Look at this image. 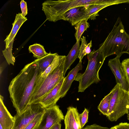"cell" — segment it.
I'll return each instance as SVG.
<instances>
[{
	"label": "cell",
	"mask_w": 129,
	"mask_h": 129,
	"mask_svg": "<svg viewBox=\"0 0 129 129\" xmlns=\"http://www.w3.org/2000/svg\"><path fill=\"white\" fill-rule=\"evenodd\" d=\"M42 74L35 60L26 65L11 81L8 90L16 114H21L30 105L37 81Z\"/></svg>",
	"instance_id": "obj_1"
},
{
	"label": "cell",
	"mask_w": 129,
	"mask_h": 129,
	"mask_svg": "<svg viewBox=\"0 0 129 129\" xmlns=\"http://www.w3.org/2000/svg\"><path fill=\"white\" fill-rule=\"evenodd\" d=\"M105 57L115 54L121 56L124 53L129 54V35L118 17L112 31L98 49Z\"/></svg>",
	"instance_id": "obj_2"
},
{
	"label": "cell",
	"mask_w": 129,
	"mask_h": 129,
	"mask_svg": "<svg viewBox=\"0 0 129 129\" xmlns=\"http://www.w3.org/2000/svg\"><path fill=\"white\" fill-rule=\"evenodd\" d=\"M102 2V0H47L42 4V10L46 16V20L55 22L61 20L63 14L72 9L101 4Z\"/></svg>",
	"instance_id": "obj_3"
},
{
	"label": "cell",
	"mask_w": 129,
	"mask_h": 129,
	"mask_svg": "<svg viewBox=\"0 0 129 129\" xmlns=\"http://www.w3.org/2000/svg\"><path fill=\"white\" fill-rule=\"evenodd\" d=\"M88 62L87 68L83 73L77 74L75 80L79 82L78 92H82L91 84L101 80L99 71L106 58L98 49H94L87 55Z\"/></svg>",
	"instance_id": "obj_4"
},
{
	"label": "cell",
	"mask_w": 129,
	"mask_h": 129,
	"mask_svg": "<svg viewBox=\"0 0 129 129\" xmlns=\"http://www.w3.org/2000/svg\"><path fill=\"white\" fill-rule=\"evenodd\" d=\"M115 86V90L111 99L107 116L111 121H116L129 112L128 92L124 90L119 84H117Z\"/></svg>",
	"instance_id": "obj_5"
},
{
	"label": "cell",
	"mask_w": 129,
	"mask_h": 129,
	"mask_svg": "<svg viewBox=\"0 0 129 129\" xmlns=\"http://www.w3.org/2000/svg\"><path fill=\"white\" fill-rule=\"evenodd\" d=\"M66 57L58 66L50 72L40 85L34 90L30 100V105L39 103L42 99L51 90L63 77Z\"/></svg>",
	"instance_id": "obj_6"
},
{
	"label": "cell",
	"mask_w": 129,
	"mask_h": 129,
	"mask_svg": "<svg viewBox=\"0 0 129 129\" xmlns=\"http://www.w3.org/2000/svg\"><path fill=\"white\" fill-rule=\"evenodd\" d=\"M44 110L40 103L30 104L22 113L15 115V122L12 129H24L37 115Z\"/></svg>",
	"instance_id": "obj_7"
},
{
	"label": "cell",
	"mask_w": 129,
	"mask_h": 129,
	"mask_svg": "<svg viewBox=\"0 0 129 129\" xmlns=\"http://www.w3.org/2000/svg\"><path fill=\"white\" fill-rule=\"evenodd\" d=\"M64 118L57 105L45 108L41 119L35 129H50L55 123L63 120Z\"/></svg>",
	"instance_id": "obj_8"
},
{
	"label": "cell",
	"mask_w": 129,
	"mask_h": 129,
	"mask_svg": "<svg viewBox=\"0 0 129 129\" xmlns=\"http://www.w3.org/2000/svg\"><path fill=\"white\" fill-rule=\"evenodd\" d=\"M120 57L117 56L115 58L109 60L108 66L115 76L117 84L120 85L124 90L128 92L129 85L121 69Z\"/></svg>",
	"instance_id": "obj_9"
},
{
	"label": "cell",
	"mask_w": 129,
	"mask_h": 129,
	"mask_svg": "<svg viewBox=\"0 0 129 129\" xmlns=\"http://www.w3.org/2000/svg\"><path fill=\"white\" fill-rule=\"evenodd\" d=\"M65 78L63 77L55 86L42 99L39 103L42 108H46L56 105L60 98L59 92Z\"/></svg>",
	"instance_id": "obj_10"
},
{
	"label": "cell",
	"mask_w": 129,
	"mask_h": 129,
	"mask_svg": "<svg viewBox=\"0 0 129 129\" xmlns=\"http://www.w3.org/2000/svg\"><path fill=\"white\" fill-rule=\"evenodd\" d=\"M85 7H78L68 10L63 14L61 20L69 21L72 26L76 25L85 19L88 20L89 18L85 11Z\"/></svg>",
	"instance_id": "obj_11"
},
{
	"label": "cell",
	"mask_w": 129,
	"mask_h": 129,
	"mask_svg": "<svg viewBox=\"0 0 129 129\" xmlns=\"http://www.w3.org/2000/svg\"><path fill=\"white\" fill-rule=\"evenodd\" d=\"M79 113L76 108L69 106L64 117L65 129H82L79 117Z\"/></svg>",
	"instance_id": "obj_12"
},
{
	"label": "cell",
	"mask_w": 129,
	"mask_h": 129,
	"mask_svg": "<svg viewBox=\"0 0 129 129\" xmlns=\"http://www.w3.org/2000/svg\"><path fill=\"white\" fill-rule=\"evenodd\" d=\"M4 98L0 95V129H12L15 119L11 114L4 103Z\"/></svg>",
	"instance_id": "obj_13"
},
{
	"label": "cell",
	"mask_w": 129,
	"mask_h": 129,
	"mask_svg": "<svg viewBox=\"0 0 129 129\" xmlns=\"http://www.w3.org/2000/svg\"><path fill=\"white\" fill-rule=\"evenodd\" d=\"M82 61H79L76 66L70 71L67 76L65 77L59 92L60 98H62L65 96L70 88L73 82L75 80L78 72L82 70Z\"/></svg>",
	"instance_id": "obj_14"
},
{
	"label": "cell",
	"mask_w": 129,
	"mask_h": 129,
	"mask_svg": "<svg viewBox=\"0 0 129 129\" xmlns=\"http://www.w3.org/2000/svg\"><path fill=\"white\" fill-rule=\"evenodd\" d=\"M27 20L26 18L23 16L21 13L16 14L14 21L12 24L13 27L11 31L4 41L6 44L5 49H7L11 42L14 40L20 27Z\"/></svg>",
	"instance_id": "obj_15"
},
{
	"label": "cell",
	"mask_w": 129,
	"mask_h": 129,
	"mask_svg": "<svg viewBox=\"0 0 129 129\" xmlns=\"http://www.w3.org/2000/svg\"><path fill=\"white\" fill-rule=\"evenodd\" d=\"M80 41L76 42L68 55L66 57L63 70V77H64L67 70L70 69L72 64L78 57L80 46Z\"/></svg>",
	"instance_id": "obj_16"
},
{
	"label": "cell",
	"mask_w": 129,
	"mask_h": 129,
	"mask_svg": "<svg viewBox=\"0 0 129 129\" xmlns=\"http://www.w3.org/2000/svg\"><path fill=\"white\" fill-rule=\"evenodd\" d=\"M65 56L58 54L55 56L51 64L39 78L35 89L40 85L48 74L58 66Z\"/></svg>",
	"instance_id": "obj_17"
},
{
	"label": "cell",
	"mask_w": 129,
	"mask_h": 129,
	"mask_svg": "<svg viewBox=\"0 0 129 129\" xmlns=\"http://www.w3.org/2000/svg\"><path fill=\"white\" fill-rule=\"evenodd\" d=\"M112 5L110 4H96L85 7V11L87 17L89 19L94 20L99 15V12L103 9Z\"/></svg>",
	"instance_id": "obj_18"
},
{
	"label": "cell",
	"mask_w": 129,
	"mask_h": 129,
	"mask_svg": "<svg viewBox=\"0 0 129 129\" xmlns=\"http://www.w3.org/2000/svg\"><path fill=\"white\" fill-rule=\"evenodd\" d=\"M57 54V53L52 54L50 52L46 56L35 60L42 73L51 64L55 57Z\"/></svg>",
	"instance_id": "obj_19"
},
{
	"label": "cell",
	"mask_w": 129,
	"mask_h": 129,
	"mask_svg": "<svg viewBox=\"0 0 129 129\" xmlns=\"http://www.w3.org/2000/svg\"><path fill=\"white\" fill-rule=\"evenodd\" d=\"M115 89V87L110 91V93L105 96L101 102L98 106V109L104 115L106 116L108 114V111L110 101Z\"/></svg>",
	"instance_id": "obj_20"
},
{
	"label": "cell",
	"mask_w": 129,
	"mask_h": 129,
	"mask_svg": "<svg viewBox=\"0 0 129 129\" xmlns=\"http://www.w3.org/2000/svg\"><path fill=\"white\" fill-rule=\"evenodd\" d=\"M28 50L29 52L32 53L33 56L38 59L41 58L49 53L46 52L43 46L37 43L30 46Z\"/></svg>",
	"instance_id": "obj_21"
},
{
	"label": "cell",
	"mask_w": 129,
	"mask_h": 129,
	"mask_svg": "<svg viewBox=\"0 0 129 129\" xmlns=\"http://www.w3.org/2000/svg\"><path fill=\"white\" fill-rule=\"evenodd\" d=\"M81 44L79 52L78 58L79 61H82L83 57L87 54H88L91 52V48L92 46V41L91 40L88 44L85 37L83 36L81 38Z\"/></svg>",
	"instance_id": "obj_22"
},
{
	"label": "cell",
	"mask_w": 129,
	"mask_h": 129,
	"mask_svg": "<svg viewBox=\"0 0 129 129\" xmlns=\"http://www.w3.org/2000/svg\"><path fill=\"white\" fill-rule=\"evenodd\" d=\"M87 20L85 19L80 21L76 25L75 27L76 30L75 35L76 42L80 41L83 33L89 27L90 25L89 23L87 21Z\"/></svg>",
	"instance_id": "obj_23"
},
{
	"label": "cell",
	"mask_w": 129,
	"mask_h": 129,
	"mask_svg": "<svg viewBox=\"0 0 129 129\" xmlns=\"http://www.w3.org/2000/svg\"><path fill=\"white\" fill-rule=\"evenodd\" d=\"M14 40H12L10 44L7 49H5L2 51L3 55L5 58L8 64H10L14 65L15 61V57L12 53L13 43Z\"/></svg>",
	"instance_id": "obj_24"
},
{
	"label": "cell",
	"mask_w": 129,
	"mask_h": 129,
	"mask_svg": "<svg viewBox=\"0 0 129 129\" xmlns=\"http://www.w3.org/2000/svg\"><path fill=\"white\" fill-rule=\"evenodd\" d=\"M121 64L123 73L129 85V58L123 60Z\"/></svg>",
	"instance_id": "obj_25"
},
{
	"label": "cell",
	"mask_w": 129,
	"mask_h": 129,
	"mask_svg": "<svg viewBox=\"0 0 129 129\" xmlns=\"http://www.w3.org/2000/svg\"><path fill=\"white\" fill-rule=\"evenodd\" d=\"M44 112L37 115L24 129H35L39 124L41 119Z\"/></svg>",
	"instance_id": "obj_26"
},
{
	"label": "cell",
	"mask_w": 129,
	"mask_h": 129,
	"mask_svg": "<svg viewBox=\"0 0 129 129\" xmlns=\"http://www.w3.org/2000/svg\"><path fill=\"white\" fill-rule=\"evenodd\" d=\"M89 111L85 108L83 112L79 115V119L82 128L88 122Z\"/></svg>",
	"instance_id": "obj_27"
},
{
	"label": "cell",
	"mask_w": 129,
	"mask_h": 129,
	"mask_svg": "<svg viewBox=\"0 0 129 129\" xmlns=\"http://www.w3.org/2000/svg\"><path fill=\"white\" fill-rule=\"evenodd\" d=\"M20 5L22 14L23 17H25L27 14L26 2L23 0H22L20 2Z\"/></svg>",
	"instance_id": "obj_28"
},
{
	"label": "cell",
	"mask_w": 129,
	"mask_h": 129,
	"mask_svg": "<svg viewBox=\"0 0 129 129\" xmlns=\"http://www.w3.org/2000/svg\"><path fill=\"white\" fill-rule=\"evenodd\" d=\"M110 129H129V123L121 122L111 127Z\"/></svg>",
	"instance_id": "obj_29"
},
{
	"label": "cell",
	"mask_w": 129,
	"mask_h": 129,
	"mask_svg": "<svg viewBox=\"0 0 129 129\" xmlns=\"http://www.w3.org/2000/svg\"><path fill=\"white\" fill-rule=\"evenodd\" d=\"M82 129H110L107 127L102 126L96 124H93L90 125H88Z\"/></svg>",
	"instance_id": "obj_30"
},
{
	"label": "cell",
	"mask_w": 129,
	"mask_h": 129,
	"mask_svg": "<svg viewBox=\"0 0 129 129\" xmlns=\"http://www.w3.org/2000/svg\"><path fill=\"white\" fill-rule=\"evenodd\" d=\"M60 122H58L54 124L50 129H60L61 124Z\"/></svg>",
	"instance_id": "obj_31"
},
{
	"label": "cell",
	"mask_w": 129,
	"mask_h": 129,
	"mask_svg": "<svg viewBox=\"0 0 129 129\" xmlns=\"http://www.w3.org/2000/svg\"><path fill=\"white\" fill-rule=\"evenodd\" d=\"M127 117L128 119L129 120V112L127 114Z\"/></svg>",
	"instance_id": "obj_32"
},
{
	"label": "cell",
	"mask_w": 129,
	"mask_h": 129,
	"mask_svg": "<svg viewBox=\"0 0 129 129\" xmlns=\"http://www.w3.org/2000/svg\"><path fill=\"white\" fill-rule=\"evenodd\" d=\"M128 92H129V91H128Z\"/></svg>",
	"instance_id": "obj_33"
}]
</instances>
